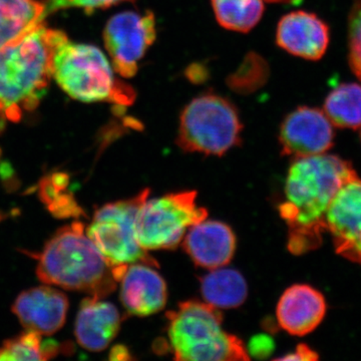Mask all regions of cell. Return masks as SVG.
Masks as SVG:
<instances>
[{
  "mask_svg": "<svg viewBox=\"0 0 361 361\" xmlns=\"http://www.w3.org/2000/svg\"><path fill=\"white\" fill-rule=\"evenodd\" d=\"M356 174L349 161L334 155L297 158L285 183L280 216L288 226V249L295 255L322 245L325 217L344 183Z\"/></svg>",
  "mask_w": 361,
  "mask_h": 361,
  "instance_id": "cell-1",
  "label": "cell"
},
{
  "mask_svg": "<svg viewBox=\"0 0 361 361\" xmlns=\"http://www.w3.org/2000/svg\"><path fill=\"white\" fill-rule=\"evenodd\" d=\"M127 267L113 266L85 232L82 223L61 228L39 255L37 277L45 284L103 299L115 290Z\"/></svg>",
  "mask_w": 361,
  "mask_h": 361,
  "instance_id": "cell-2",
  "label": "cell"
},
{
  "mask_svg": "<svg viewBox=\"0 0 361 361\" xmlns=\"http://www.w3.org/2000/svg\"><path fill=\"white\" fill-rule=\"evenodd\" d=\"M61 32L42 23L0 49V116L16 122L39 106L52 78V52Z\"/></svg>",
  "mask_w": 361,
  "mask_h": 361,
  "instance_id": "cell-3",
  "label": "cell"
},
{
  "mask_svg": "<svg viewBox=\"0 0 361 361\" xmlns=\"http://www.w3.org/2000/svg\"><path fill=\"white\" fill-rule=\"evenodd\" d=\"M51 68L59 87L78 101L134 103V90L116 78L103 52L94 45L71 42L63 32L52 52Z\"/></svg>",
  "mask_w": 361,
  "mask_h": 361,
  "instance_id": "cell-4",
  "label": "cell"
},
{
  "mask_svg": "<svg viewBox=\"0 0 361 361\" xmlns=\"http://www.w3.org/2000/svg\"><path fill=\"white\" fill-rule=\"evenodd\" d=\"M168 337L175 360L186 361L248 360L238 337L222 329L218 308L197 300L185 301L170 311Z\"/></svg>",
  "mask_w": 361,
  "mask_h": 361,
  "instance_id": "cell-5",
  "label": "cell"
},
{
  "mask_svg": "<svg viewBox=\"0 0 361 361\" xmlns=\"http://www.w3.org/2000/svg\"><path fill=\"white\" fill-rule=\"evenodd\" d=\"M242 130L234 104L207 92L192 99L180 114L177 145L188 153L223 156L240 145Z\"/></svg>",
  "mask_w": 361,
  "mask_h": 361,
  "instance_id": "cell-6",
  "label": "cell"
},
{
  "mask_svg": "<svg viewBox=\"0 0 361 361\" xmlns=\"http://www.w3.org/2000/svg\"><path fill=\"white\" fill-rule=\"evenodd\" d=\"M197 204L196 191H182L147 199L135 219V236L144 250H172L192 226L207 219Z\"/></svg>",
  "mask_w": 361,
  "mask_h": 361,
  "instance_id": "cell-7",
  "label": "cell"
},
{
  "mask_svg": "<svg viewBox=\"0 0 361 361\" xmlns=\"http://www.w3.org/2000/svg\"><path fill=\"white\" fill-rule=\"evenodd\" d=\"M149 190L127 200L108 203L94 212V219L87 229V235L113 266L128 267L134 263L158 266L155 260L137 243L135 219Z\"/></svg>",
  "mask_w": 361,
  "mask_h": 361,
  "instance_id": "cell-8",
  "label": "cell"
},
{
  "mask_svg": "<svg viewBox=\"0 0 361 361\" xmlns=\"http://www.w3.org/2000/svg\"><path fill=\"white\" fill-rule=\"evenodd\" d=\"M104 39L116 73L135 77L140 61L157 39L155 14L151 11L116 14L106 23Z\"/></svg>",
  "mask_w": 361,
  "mask_h": 361,
  "instance_id": "cell-9",
  "label": "cell"
},
{
  "mask_svg": "<svg viewBox=\"0 0 361 361\" xmlns=\"http://www.w3.org/2000/svg\"><path fill=\"white\" fill-rule=\"evenodd\" d=\"M334 127L324 111L299 106L281 123L279 142L282 154L297 159L326 153L334 146Z\"/></svg>",
  "mask_w": 361,
  "mask_h": 361,
  "instance_id": "cell-10",
  "label": "cell"
},
{
  "mask_svg": "<svg viewBox=\"0 0 361 361\" xmlns=\"http://www.w3.org/2000/svg\"><path fill=\"white\" fill-rule=\"evenodd\" d=\"M336 253L361 265V180L357 175L342 185L325 217Z\"/></svg>",
  "mask_w": 361,
  "mask_h": 361,
  "instance_id": "cell-11",
  "label": "cell"
},
{
  "mask_svg": "<svg viewBox=\"0 0 361 361\" xmlns=\"http://www.w3.org/2000/svg\"><path fill=\"white\" fill-rule=\"evenodd\" d=\"M329 27L316 14L297 11L286 14L277 25L278 47L294 56L318 61L329 49Z\"/></svg>",
  "mask_w": 361,
  "mask_h": 361,
  "instance_id": "cell-12",
  "label": "cell"
},
{
  "mask_svg": "<svg viewBox=\"0 0 361 361\" xmlns=\"http://www.w3.org/2000/svg\"><path fill=\"white\" fill-rule=\"evenodd\" d=\"M68 299L65 293L49 286L23 291L13 305L14 314L26 330L51 336L66 323Z\"/></svg>",
  "mask_w": 361,
  "mask_h": 361,
  "instance_id": "cell-13",
  "label": "cell"
},
{
  "mask_svg": "<svg viewBox=\"0 0 361 361\" xmlns=\"http://www.w3.org/2000/svg\"><path fill=\"white\" fill-rule=\"evenodd\" d=\"M183 246L197 266L213 270L229 264L236 250V236L220 221H201L192 226Z\"/></svg>",
  "mask_w": 361,
  "mask_h": 361,
  "instance_id": "cell-14",
  "label": "cell"
},
{
  "mask_svg": "<svg viewBox=\"0 0 361 361\" xmlns=\"http://www.w3.org/2000/svg\"><path fill=\"white\" fill-rule=\"evenodd\" d=\"M121 301L128 313L135 316L155 314L167 302V285L155 266L134 263L121 278Z\"/></svg>",
  "mask_w": 361,
  "mask_h": 361,
  "instance_id": "cell-15",
  "label": "cell"
},
{
  "mask_svg": "<svg viewBox=\"0 0 361 361\" xmlns=\"http://www.w3.org/2000/svg\"><path fill=\"white\" fill-rule=\"evenodd\" d=\"M326 313V302L322 292L306 284L287 288L277 304V322L291 336L310 334L322 323Z\"/></svg>",
  "mask_w": 361,
  "mask_h": 361,
  "instance_id": "cell-16",
  "label": "cell"
},
{
  "mask_svg": "<svg viewBox=\"0 0 361 361\" xmlns=\"http://www.w3.org/2000/svg\"><path fill=\"white\" fill-rule=\"evenodd\" d=\"M122 317L114 304L90 296L80 303L75 334L82 348L102 351L110 345L118 334Z\"/></svg>",
  "mask_w": 361,
  "mask_h": 361,
  "instance_id": "cell-17",
  "label": "cell"
},
{
  "mask_svg": "<svg viewBox=\"0 0 361 361\" xmlns=\"http://www.w3.org/2000/svg\"><path fill=\"white\" fill-rule=\"evenodd\" d=\"M45 6L37 0H0V49L42 25Z\"/></svg>",
  "mask_w": 361,
  "mask_h": 361,
  "instance_id": "cell-18",
  "label": "cell"
},
{
  "mask_svg": "<svg viewBox=\"0 0 361 361\" xmlns=\"http://www.w3.org/2000/svg\"><path fill=\"white\" fill-rule=\"evenodd\" d=\"M201 293L206 303L218 310H228L244 303L248 295V286L239 271L220 267L202 278Z\"/></svg>",
  "mask_w": 361,
  "mask_h": 361,
  "instance_id": "cell-19",
  "label": "cell"
},
{
  "mask_svg": "<svg viewBox=\"0 0 361 361\" xmlns=\"http://www.w3.org/2000/svg\"><path fill=\"white\" fill-rule=\"evenodd\" d=\"M323 111L334 127L361 128V85L348 82L336 87L325 99Z\"/></svg>",
  "mask_w": 361,
  "mask_h": 361,
  "instance_id": "cell-20",
  "label": "cell"
},
{
  "mask_svg": "<svg viewBox=\"0 0 361 361\" xmlns=\"http://www.w3.org/2000/svg\"><path fill=\"white\" fill-rule=\"evenodd\" d=\"M216 20L228 30L248 32L264 13V0H212Z\"/></svg>",
  "mask_w": 361,
  "mask_h": 361,
  "instance_id": "cell-21",
  "label": "cell"
},
{
  "mask_svg": "<svg viewBox=\"0 0 361 361\" xmlns=\"http://www.w3.org/2000/svg\"><path fill=\"white\" fill-rule=\"evenodd\" d=\"M56 341L42 343L37 332L26 330L20 336L4 341L0 346V360H47L61 353Z\"/></svg>",
  "mask_w": 361,
  "mask_h": 361,
  "instance_id": "cell-22",
  "label": "cell"
},
{
  "mask_svg": "<svg viewBox=\"0 0 361 361\" xmlns=\"http://www.w3.org/2000/svg\"><path fill=\"white\" fill-rule=\"evenodd\" d=\"M68 177L63 173H56L44 178L40 184V198L56 217L78 216L82 213L71 195L66 193Z\"/></svg>",
  "mask_w": 361,
  "mask_h": 361,
  "instance_id": "cell-23",
  "label": "cell"
},
{
  "mask_svg": "<svg viewBox=\"0 0 361 361\" xmlns=\"http://www.w3.org/2000/svg\"><path fill=\"white\" fill-rule=\"evenodd\" d=\"M348 61L361 80V0H355L348 18Z\"/></svg>",
  "mask_w": 361,
  "mask_h": 361,
  "instance_id": "cell-24",
  "label": "cell"
},
{
  "mask_svg": "<svg viewBox=\"0 0 361 361\" xmlns=\"http://www.w3.org/2000/svg\"><path fill=\"white\" fill-rule=\"evenodd\" d=\"M133 0H47L45 6V14L56 13L59 9L82 8L87 13L96 9L109 8V7Z\"/></svg>",
  "mask_w": 361,
  "mask_h": 361,
  "instance_id": "cell-25",
  "label": "cell"
},
{
  "mask_svg": "<svg viewBox=\"0 0 361 361\" xmlns=\"http://www.w3.org/2000/svg\"><path fill=\"white\" fill-rule=\"evenodd\" d=\"M317 353L313 351L312 349L308 348L306 344H299L297 346L295 351L292 353L291 355L280 357L279 360H317Z\"/></svg>",
  "mask_w": 361,
  "mask_h": 361,
  "instance_id": "cell-26",
  "label": "cell"
},
{
  "mask_svg": "<svg viewBox=\"0 0 361 361\" xmlns=\"http://www.w3.org/2000/svg\"><path fill=\"white\" fill-rule=\"evenodd\" d=\"M265 1L273 2V4H298L302 0H265Z\"/></svg>",
  "mask_w": 361,
  "mask_h": 361,
  "instance_id": "cell-27",
  "label": "cell"
},
{
  "mask_svg": "<svg viewBox=\"0 0 361 361\" xmlns=\"http://www.w3.org/2000/svg\"><path fill=\"white\" fill-rule=\"evenodd\" d=\"M360 137H361V134H360Z\"/></svg>",
  "mask_w": 361,
  "mask_h": 361,
  "instance_id": "cell-28",
  "label": "cell"
}]
</instances>
